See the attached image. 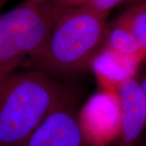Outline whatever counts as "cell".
I'll use <instances>...</instances> for the list:
<instances>
[{
  "label": "cell",
  "instance_id": "6da1fadb",
  "mask_svg": "<svg viewBox=\"0 0 146 146\" xmlns=\"http://www.w3.org/2000/svg\"><path fill=\"white\" fill-rule=\"evenodd\" d=\"M70 97L63 84L42 71L11 74L0 84V145L22 146Z\"/></svg>",
  "mask_w": 146,
  "mask_h": 146
},
{
  "label": "cell",
  "instance_id": "7a4b0ae2",
  "mask_svg": "<svg viewBox=\"0 0 146 146\" xmlns=\"http://www.w3.org/2000/svg\"><path fill=\"white\" fill-rule=\"evenodd\" d=\"M107 18L84 5L59 7L46 43L31 69L51 76L89 68L102 46Z\"/></svg>",
  "mask_w": 146,
  "mask_h": 146
},
{
  "label": "cell",
  "instance_id": "3957f363",
  "mask_svg": "<svg viewBox=\"0 0 146 146\" xmlns=\"http://www.w3.org/2000/svg\"><path fill=\"white\" fill-rule=\"evenodd\" d=\"M58 10L54 0H25L0 16V84L19 68L31 69Z\"/></svg>",
  "mask_w": 146,
  "mask_h": 146
},
{
  "label": "cell",
  "instance_id": "277c9868",
  "mask_svg": "<svg viewBox=\"0 0 146 146\" xmlns=\"http://www.w3.org/2000/svg\"><path fill=\"white\" fill-rule=\"evenodd\" d=\"M77 118L84 136L92 146H107L118 140L121 128L118 93L98 91L84 105Z\"/></svg>",
  "mask_w": 146,
  "mask_h": 146
},
{
  "label": "cell",
  "instance_id": "5b68a950",
  "mask_svg": "<svg viewBox=\"0 0 146 146\" xmlns=\"http://www.w3.org/2000/svg\"><path fill=\"white\" fill-rule=\"evenodd\" d=\"M22 146H92L84 136L71 100L47 116Z\"/></svg>",
  "mask_w": 146,
  "mask_h": 146
},
{
  "label": "cell",
  "instance_id": "8992f818",
  "mask_svg": "<svg viewBox=\"0 0 146 146\" xmlns=\"http://www.w3.org/2000/svg\"><path fill=\"white\" fill-rule=\"evenodd\" d=\"M117 93L121 112L119 146H135L146 127V95L136 78L126 80Z\"/></svg>",
  "mask_w": 146,
  "mask_h": 146
},
{
  "label": "cell",
  "instance_id": "52a82bcc",
  "mask_svg": "<svg viewBox=\"0 0 146 146\" xmlns=\"http://www.w3.org/2000/svg\"><path fill=\"white\" fill-rule=\"evenodd\" d=\"M141 62L101 46L95 54L89 68L94 73L101 90L118 92L120 85L126 80L136 78Z\"/></svg>",
  "mask_w": 146,
  "mask_h": 146
},
{
  "label": "cell",
  "instance_id": "ba28073f",
  "mask_svg": "<svg viewBox=\"0 0 146 146\" xmlns=\"http://www.w3.org/2000/svg\"><path fill=\"white\" fill-rule=\"evenodd\" d=\"M102 46L127 56L135 58L141 63L146 58V54L142 50L136 37L119 17L107 25Z\"/></svg>",
  "mask_w": 146,
  "mask_h": 146
},
{
  "label": "cell",
  "instance_id": "9c48e42d",
  "mask_svg": "<svg viewBox=\"0 0 146 146\" xmlns=\"http://www.w3.org/2000/svg\"><path fill=\"white\" fill-rule=\"evenodd\" d=\"M146 54V2L127 7L119 16Z\"/></svg>",
  "mask_w": 146,
  "mask_h": 146
},
{
  "label": "cell",
  "instance_id": "30bf717a",
  "mask_svg": "<svg viewBox=\"0 0 146 146\" xmlns=\"http://www.w3.org/2000/svg\"><path fill=\"white\" fill-rule=\"evenodd\" d=\"M126 1L127 0H89L84 6L102 16L108 17L112 9Z\"/></svg>",
  "mask_w": 146,
  "mask_h": 146
},
{
  "label": "cell",
  "instance_id": "8fae6325",
  "mask_svg": "<svg viewBox=\"0 0 146 146\" xmlns=\"http://www.w3.org/2000/svg\"><path fill=\"white\" fill-rule=\"evenodd\" d=\"M89 0H54V3L60 7H74L85 5Z\"/></svg>",
  "mask_w": 146,
  "mask_h": 146
},
{
  "label": "cell",
  "instance_id": "7c38bea8",
  "mask_svg": "<svg viewBox=\"0 0 146 146\" xmlns=\"http://www.w3.org/2000/svg\"><path fill=\"white\" fill-rule=\"evenodd\" d=\"M139 83H140V85H141V89H143L144 93L146 95V72L141 76V78L140 80H138Z\"/></svg>",
  "mask_w": 146,
  "mask_h": 146
},
{
  "label": "cell",
  "instance_id": "4fadbf2b",
  "mask_svg": "<svg viewBox=\"0 0 146 146\" xmlns=\"http://www.w3.org/2000/svg\"><path fill=\"white\" fill-rule=\"evenodd\" d=\"M145 2H146V0H127L124 3H125L126 7H131V6L136 5V4L145 3Z\"/></svg>",
  "mask_w": 146,
  "mask_h": 146
},
{
  "label": "cell",
  "instance_id": "5bb4252c",
  "mask_svg": "<svg viewBox=\"0 0 146 146\" xmlns=\"http://www.w3.org/2000/svg\"><path fill=\"white\" fill-rule=\"evenodd\" d=\"M7 1V0H0V9L2 8V7L3 6V4L5 3Z\"/></svg>",
  "mask_w": 146,
  "mask_h": 146
},
{
  "label": "cell",
  "instance_id": "9a60e30c",
  "mask_svg": "<svg viewBox=\"0 0 146 146\" xmlns=\"http://www.w3.org/2000/svg\"><path fill=\"white\" fill-rule=\"evenodd\" d=\"M0 146H1V145H0Z\"/></svg>",
  "mask_w": 146,
  "mask_h": 146
}]
</instances>
